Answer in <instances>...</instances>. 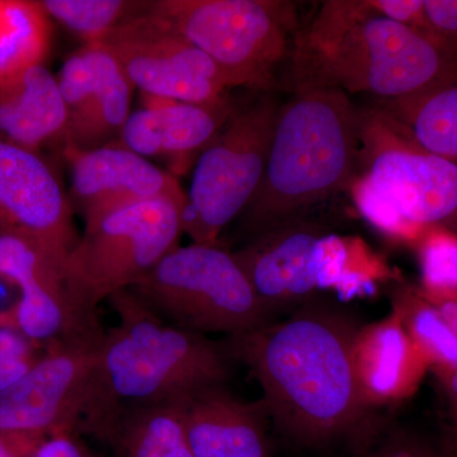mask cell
<instances>
[{"label":"cell","instance_id":"8fae6325","mask_svg":"<svg viewBox=\"0 0 457 457\" xmlns=\"http://www.w3.org/2000/svg\"><path fill=\"white\" fill-rule=\"evenodd\" d=\"M99 345H50L27 374L0 393V433L42 441L75 431L92 400Z\"/></svg>","mask_w":457,"mask_h":457},{"label":"cell","instance_id":"4316f807","mask_svg":"<svg viewBox=\"0 0 457 457\" xmlns=\"http://www.w3.org/2000/svg\"><path fill=\"white\" fill-rule=\"evenodd\" d=\"M348 446L350 453L345 457H456L446 442L435 444L413 429L378 416Z\"/></svg>","mask_w":457,"mask_h":457},{"label":"cell","instance_id":"2e32d148","mask_svg":"<svg viewBox=\"0 0 457 457\" xmlns=\"http://www.w3.org/2000/svg\"><path fill=\"white\" fill-rule=\"evenodd\" d=\"M236 107L230 98L215 104L167 101L131 112L116 141L143 158L163 162L171 176H183Z\"/></svg>","mask_w":457,"mask_h":457},{"label":"cell","instance_id":"e0dca14e","mask_svg":"<svg viewBox=\"0 0 457 457\" xmlns=\"http://www.w3.org/2000/svg\"><path fill=\"white\" fill-rule=\"evenodd\" d=\"M186 400L108 405L84 418L79 428L119 457H195L186 429Z\"/></svg>","mask_w":457,"mask_h":457},{"label":"cell","instance_id":"e575fe53","mask_svg":"<svg viewBox=\"0 0 457 457\" xmlns=\"http://www.w3.org/2000/svg\"><path fill=\"white\" fill-rule=\"evenodd\" d=\"M420 291L440 312L442 318L445 319L447 326L450 327V329L453 330V335L457 338V295L427 294L423 293L420 288Z\"/></svg>","mask_w":457,"mask_h":457},{"label":"cell","instance_id":"44dd1931","mask_svg":"<svg viewBox=\"0 0 457 457\" xmlns=\"http://www.w3.org/2000/svg\"><path fill=\"white\" fill-rule=\"evenodd\" d=\"M423 149L457 167V80L402 101L381 102Z\"/></svg>","mask_w":457,"mask_h":457},{"label":"cell","instance_id":"7a4b0ae2","mask_svg":"<svg viewBox=\"0 0 457 457\" xmlns=\"http://www.w3.org/2000/svg\"><path fill=\"white\" fill-rule=\"evenodd\" d=\"M295 88L402 101L457 80V53L375 11L371 0H329L295 41Z\"/></svg>","mask_w":457,"mask_h":457},{"label":"cell","instance_id":"83f0119b","mask_svg":"<svg viewBox=\"0 0 457 457\" xmlns=\"http://www.w3.org/2000/svg\"><path fill=\"white\" fill-rule=\"evenodd\" d=\"M423 293L457 295V236L442 228H427L417 240Z\"/></svg>","mask_w":457,"mask_h":457},{"label":"cell","instance_id":"d590c367","mask_svg":"<svg viewBox=\"0 0 457 457\" xmlns=\"http://www.w3.org/2000/svg\"><path fill=\"white\" fill-rule=\"evenodd\" d=\"M0 457H18L13 442L3 433H0Z\"/></svg>","mask_w":457,"mask_h":457},{"label":"cell","instance_id":"3957f363","mask_svg":"<svg viewBox=\"0 0 457 457\" xmlns=\"http://www.w3.org/2000/svg\"><path fill=\"white\" fill-rule=\"evenodd\" d=\"M359 110L342 90L295 88L279 104L260 188L239 216L257 236L350 187L359 156Z\"/></svg>","mask_w":457,"mask_h":457},{"label":"cell","instance_id":"603a6c76","mask_svg":"<svg viewBox=\"0 0 457 457\" xmlns=\"http://www.w3.org/2000/svg\"><path fill=\"white\" fill-rule=\"evenodd\" d=\"M394 314L422 352L435 375L457 369V338L440 312L414 286H398L392 295Z\"/></svg>","mask_w":457,"mask_h":457},{"label":"cell","instance_id":"d6986e66","mask_svg":"<svg viewBox=\"0 0 457 457\" xmlns=\"http://www.w3.org/2000/svg\"><path fill=\"white\" fill-rule=\"evenodd\" d=\"M353 365L372 409L409 398L429 369L394 312L383 320L361 326L354 339Z\"/></svg>","mask_w":457,"mask_h":457},{"label":"cell","instance_id":"52a82bcc","mask_svg":"<svg viewBox=\"0 0 457 457\" xmlns=\"http://www.w3.org/2000/svg\"><path fill=\"white\" fill-rule=\"evenodd\" d=\"M146 8L206 54L230 88L267 92L296 27L294 3L278 0H153Z\"/></svg>","mask_w":457,"mask_h":457},{"label":"cell","instance_id":"9c48e42d","mask_svg":"<svg viewBox=\"0 0 457 457\" xmlns=\"http://www.w3.org/2000/svg\"><path fill=\"white\" fill-rule=\"evenodd\" d=\"M361 176L408 221L457 236V167L423 149L383 107L359 110Z\"/></svg>","mask_w":457,"mask_h":457},{"label":"cell","instance_id":"ba28073f","mask_svg":"<svg viewBox=\"0 0 457 457\" xmlns=\"http://www.w3.org/2000/svg\"><path fill=\"white\" fill-rule=\"evenodd\" d=\"M279 104L269 92L237 106L195 164L186 194L183 234L192 243L218 245L260 188Z\"/></svg>","mask_w":457,"mask_h":457},{"label":"cell","instance_id":"f546056e","mask_svg":"<svg viewBox=\"0 0 457 457\" xmlns=\"http://www.w3.org/2000/svg\"><path fill=\"white\" fill-rule=\"evenodd\" d=\"M38 360L35 343L17 328H0V393L20 380Z\"/></svg>","mask_w":457,"mask_h":457},{"label":"cell","instance_id":"cb8c5ba5","mask_svg":"<svg viewBox=\"0 0 457 457\" xmlns=\"http://www.w3.org/2000/svg\"><path fill=\"white\" fill-rule=\"evenodd\" d=\"M95 47L97 89L88 128L78 149H95L119 139L123 126L131 114L134 84L112 55L101 44Z\"/></svg>","mask_w":457,"mask_h":457},{"label":"cell","instance_id":"8d00e7d4","mask_svg":"<svg viewBox=\"0 0 457 457\" xmlns=\"http://www.w3.org/2000/svg\"><path fill=\"white\" fill-rule=\"evenodd\" d=\"M3 327L17 328L16 311H14V306L13 308L9 309V311L0 312V328Z\"/></svg>","mask_w":457,"mask_h":457},{"label":"cell","instance_id":"4dcf8cb0","mask_svg":"<svg viewBox=\"0 0 457 457\" xmlns=\"http://www.w3.org/2000/svg\"><path fill=\"white\" fill-rule=\"evenodd\" d=\"M425 12L433 37L457 53V0H425Z\"/></svg>","mask_w":457,"mask_h":457},{"label":"cell","instance_id":"1f68e13d","mask_svg":"<svg viewBox=\"0 0 457 457\" xmlns=\"http://www.w3.org/2000/svg\"><path fill=\"white\" fill-rule=\"evenodd\" d=\"M371 2L375 11L381 16L435 38L427 25L425 0H371Z\"/></svg>","mask_w":457,"mask_h":457},{"label":"cell","instance_id":"ac0fdd59","mask_svg":"<svg viewBox=\"0 0 457 457\" xmlns=\"http://www.w3.org/2000/svg\"><path fill=\"white\" fill-rule=\"evenodd\" d=\"M186 429L195 457H270L266 409L224 386L186 400Z\"/></svg>","mask_w":457,"mask_h":457},{"label":"cell","instance_id":"f1b7e54d","mask_svg":"<svg viewBox=\"0 0 457 457\" xmlns=\"http://www.w3.org/2000/svg\"><path fill=\"white\" fill-rule=\"evenodd\" d=\"M352 195L360 212L378 230L394 239L416 245L427 228L403 218L395 209L363 176H354L351 183Z\"/></svg>","mask_w":457,"mask_h":457},{"label":"cell","instance_id":"d6a6232c","mask_svg":"<svg viewBox=\"0 0 457 457\" xmlns=\"http://www.w3.org/2000/svg\"><path fill=\"white\" fill-rule=\"evenodd\" d=\"M33 457H93L74 431L53 433L41 441Z\"/></svg>","mask_w":457,"mask_h":457},{"label":"cell","instance_id":"7402d4cb","mask_svg":"<svg viewBox=\"0 0 457 457\" xmlns=\"http://www.w3.org/2000/svg\"><path fill=\"white\" fill-rule=\"evenodd\" d=\"M50 42V17L41 2L0 0V84L44 64Z\"/></svg>","mask_w":457,"mask_h":457},{"label":"cell","instance_id":"30bf717a","mask_svg":"<svg viewBox=\"0 0 457 457\" xmlns=\"http://www.w3.org/2000/svg\"><path fill=\"white\" fill-rule=\"evenodd\" d=\"M99 44L116 57L135 88L150 97L196 104L228 98L231 88L219 66L146 7Z\"/></svg>","mask_w":457,"mask_h":457},{"label":"cell","instance_id":"d4e9b609","mask_svg":"<svg viewBox=\"0 0 457 457\" xmlns=\"http://www.w3.org/2000/svg\"><path fill=\"white\" fill-rule=\"evenodd\" d=\"M50 20L82 38L84 45L99 44L126 21L145 11L146 2L130 0H44Z\"/></svg>","mask_w":457,"mask_h":457},{"label":"cell","instance_id":"ffe728a7","mask_svg":"<svg viewBox=\"0 0 457 457\" xmlns=\"http://www.w3.org/2000/svg\"><path fill=\"white\" fill-rule=\"evenodd\" d=\"M68 112L55 75L44 64L32 66L0 84V135L38 153L44 145L64 146Z\"/></svg>","mask_w":457,"mask_h":457},{"label":"cell","instance_id":"74e56055","mask_svg":"<svg viewBox=\"0 0 457 457\" xmlns=\"http://www.w3.org/2000/svg\"><path fill=\"white\" fill-rule=\"evenodd\" d=\"M17 230L16 225L14 222L9 219V216L4 212L0 210V237L4 236V234L9 233V231Z\"/></svg>","mask_w":457,"mask_h":457},{"label":"cell","instance_id":"4fadbf2b","mask_svg":"<svg viewBox=\"0 0 457 457\" xmlns=\"http://www.w3.org/2000/svg\"><path fill=\"white\" fill-rule=\"evenodd\" d=\"M329 231L306 215L273 225L233 252L270 315L300 308L321 290L323 252Z\"/></svg>","mask_w":457,"mask_h":457},{"label":"cell","instance_id":"484cf974","mask_svg":"<svg viewBox=\"0 0 457 457\" xmlns=\"http://www.w3.org/2000/svg\"><path fill=\"white\" fill-rule=\"evenodd\" d=\"M60 93L68 112V132L64 147H79L88 128L96 89L95 47L84 45L65 60L56 77Z\"/></svg>","mask_w":457,"mask_h":457},{"label":"cell","instance_id":"5b68a950","mask_svg":"<svg viewBox=\"0 0 457 457\" xmlns=\"http://www.w3.org/2000/svg\"><path fill=\"white\" fill-rule=\"evenodd\" d=\"M129 291L162 320L203 336L245 335L272 318L233 252L218 245L177 246Z\"/></svg>","mask_w":457,"mask_h":457},{"label":"cell","instance_id":"277c9868","mask_svg":"<svg viewBox=\"0 0 457 457\" xmlns=\"http://www.w3.org/2000/svg\"><path fill=\"white\" fill-rule=\"evenodd\" d=\"M108 302L119 323L99 345L84 418L108 405L185 400L227 384L231 357L224 343L162 320L129 290Z\"/></svg>","mask_w":457,"mask_h":457},{"label":"cell","instance_id":"7c38bea8","mask_svg":"<svg viewBox=\"0 0 457 457\" xmlns=\"http://www.w3.org/2000/svg\"><path fill=\"white\" fill-rule=\"evenodd\" d=\"M0 279L17 286V328L33 343L101 345L97 312H87L69 290L64 264L26 231L0 237Z\"/></svg>","mask_w":457,"mask_h":457},{"label":"cell","instance_id":"9a60e30c","mask_svg":"<svg viewBox=\"0 0 457 457\" xmlns=\"http://www.w3.org/2000/svg\"><path fill=\"white\" fill-rule=\"evenodd\" d=\"M71 197L84 222L143 201L185 194L179 179L117 141L95 149L64 147Z\"/></svg>","mask_w":457,"mask_h":457},{"label":"cell","instance_id":"836d02e7","mask_svg":"<svg viewBox=\"0 0 457 457\" xmlns=\"http://www.w3.org/2000/svg\"><path fill=\"white\" fill-rule=\"evenodd\" d=\"M440 381L449 411V435L445 441L457 457V369L436 375Z\"/></svg>","mask_w":457,"mask_h":457},{"label":"cell","instance_id":"5bb4252c","mask_svg":"<svg viewBox=\"0 0 457 457\" xmlns=\"http://www.w3.org/2000/svg\"><path fill=\"white\" fill-rule=\"evenodd\" d=\"M0 210L64 263L77 245L73 209L38 153L0 135Z\"/></svg>","mask_w":457,"mask_h":457},{"label":"cell","instance_id":"6da1fadb","mask_svg":"<svg viewBox=\"0 0 457 457\" xmlns=\"http://www.w3.org/2000/svg\"><path fill=\"white\" fill-rule=\"evenodd\" d=\"M360 328L343 312L305 303L278 323L227 337L224 345L257 378L278 432L302 449H326L357 440L375 417L354 371Z\"/></svg>","mask_w":457,"mask_h":457},{"label":"cell","instance_id":"8992f818","mask_svg":"<svg viewBox=\"0 0 457 457\" xmlns=\"http://www.w3.org/2000/svg\"><path fill=\"white\" fill-rule=\"evenodd\" d=\"M186 192L143 201L86 221L66 258L69 290L87 312L129 290L179 246Z\"/></svg>","mask_w":457,"mask_h":457}]
</instances>
